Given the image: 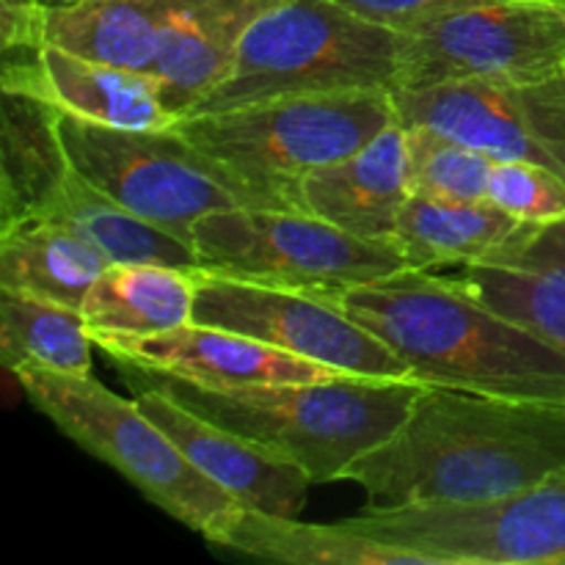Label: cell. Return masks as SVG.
<instances>
[{
	"mask_svg": "<svg viewBox=\"0 0 565 565\" xmlns=\"http://www.w3.org/2000/svg\"><path fill=\"white\" fill-rule=\"evenodd\" d=\"M565 472V403L423 386L401 428L345 480L367 505L494 500Z\"/></svg>",
	"mask_w": 565,
	"mask_h": 565,
	"instance_id": "6da1fadb",
	"label": "cell"
},
{
	"mask_svg": "<svg viewBox=\"0 0 565 565\" xmlns=\"http://www.w3.org/2000/svg\"><path fill=\"white\" fill-rule=\"evenodd\" d=\"M329 298L381 337L419 384L565 403V351L436 270H397Z\"/></svg>",
	"mask_w": 565,
	"mask_h": 565,
	"instance_id": "7a4b0ae2",
	"label": "cell"
},
{
	"mask_svg": "<svg viewBox=\"0 0 565 565\" xmlns=\"http://www.w3.org/2000/svg\"><path fill=\"white\" fill-rule=\"evenodd\" d=\"M116 367L127 384L160 386L199 417L296 463L312 483L345 480L359 458L401 428L425 386L362 375L298 384L202 386L132 364Z\"/></svg>",
	"mask_w": 565,
	"mask_h": 565,
	"instance_id": "3957f363",
	"label": "cell"
},
{
	"mask_svg": "<svg viewBox=\"0 0 565 565\" xmlns=\"http://www.w3.org/2000/svg\"><path fill=\"white\" fill-rule=\"evenodd\" d=\"M397 121L390 88H342L182 116L174 127L270 207L296 210V185L309 171L359 152Z\"/></svg>",
	"mask_w": 565,
	"mask_h": 565,
	"instance_id": "277c9868",
	"label": "cell"
},
{
	"mask_svg": "<svg viewBox=\"0 0 565 565\" xmlns=\"http://www.w3.org/2000/svg\"><path fill=\"white\" fill-rule=\"evenodd\" d=\"M401 33L337 0H276L246 28L213 88L185 116L276 97L397 86Z\"/></svg>",
	"mask_w": 565,
	"mask_h": 565,
	"instance_id": "5b68a950",
	"label": "cell"
},
{
	"mask_svg": "<svg viewBox=\"0 0 565 565\" xmlns=\"http://www.w3.org/2000/svg\"><path fill=\"white\" fill-rule=\"evenodd\" d=\"M39 414L88 456L130 480L149 502L202 535L221 539L241 502L204 478L180 447L141 412V406L105 390L92 375H64L20 367L11 373Z\"/></svg>",
	"mask_w": 565,
	"mask_h": 565,
	"instance_id": "8992f818",
	"label": "cell"
},
{
	"mask_svg": "<svg viewBox=\"0 0 565 565\" xmlns=\"http://www.w3.org/2000/svg\"><path fill=\"white\" fill-rule=\"evenodd\" d=\"M70 163L83 180L193 246V224L215 210L270 207L171 130H119L58 114Z\"/></svg>",
	"mask_w": 565,
	"mask_h": 565,
	"instance_id": "52a82bcc",
	"label": "cell"
},
{
	"mask_svg": "<svg viewBox=\"0 0 565 565\" xmlns=\"http://www.w3.org/2000/svg\"><path fill=\"white\" fill-rule=\"evenodd\" d=\"M191 241L202 268L320 296L408 268L395 243L364 241L303 210H215L193 224Z\"/></svg>",
	"mask_w": 565,
	"mask_h": 565,
	"instance_id": "ba28073f",
	"label": "cell"
},
{
	"mask_svg": "<svg viewBox=\"0 0 565 565\" xmlns=\"http://www.w3.org/2000/svg\"><path fill=\"white\" fill-rule=\"evenodd\" d=\"M342 522L419 565H563L565 472L494 500L364 505Z\"/></svg>",
	"mask_w": 565,
	"mask_h": 565,
	"instance_id": "9c48e42d",
	"label": "cell"
},
{
	"mask_svg": "<svg viewBox=\"0 0 565 565\" xmlns=\"http://www.w3.org/2000/svg\"><path fill=\"white\" fill-rule=\"evenodd\" d=\"M565 70V0H494L401 33L397 86L541 81Z\"/></svg>",
	"mask_w": 565,
	"mask_h": 565,
	"instance_id": "30bf717a",
	"label": "cell"
},
{
	"mask_svg": "<svg viewBox=\"0 0 565 565\" xmlns=\"http://www.w3.org/2000/svg\"><path fill=\"white\" fill-rule=\"evenodd\" d=\"M193 323L254 337L265 345L345 375L414 381L408 364L381 337L348 318L320 292L199 268Z\"/></svg>",
	"mask_w": 565,
	"mask_h": 565,
	"instance_id": "8fae6325",
	"label": "cell"
},
{
	"mask_svg": "<svg viewBox=\"0 0 565 565\" xmlns=\"http://www.w3.org/2000/svg\"><path fill=\"white\" fill-rule=\"evenodd\" d=\"M401 125H425L497 163H533L565 180V70L541 81H458L392 92Z\"/></svg>",
	"mask_w": 565,
	"mask_h": 565,
	"instance_id": "7c38bea8",
	"label": "cell"
},
{
	"mask_svg": "<svg viewBox=\"0 0 565 565\" xmlns=\"http://www.w3.org/2000/svg\"><path fill=\"white\" fill-rule=\"evenodd\" d=\"M92 340L94 348L114 359V364H132L202 386L298 384V381H329L345 375L340 370L265 345L254 337L193 323V320L171 331L143 337L94 331Z\"/></svg>",
	"mask_w": 565,
	"mask_h": 565,
	"instance_id": "4fadbf2b",
	"label": "cell"
},
{
	"mask_svg": "<svg viewBox=\"0 0 565 565\" xmlns=\"http://www.w3.org/2000/svg\"><path fill=\"white\" fill-rule=\"evenodd\" d=\"M0 92L31 94L58 114L119 130H171L180 121L152 72L77 58L53 44L3 55Z\"/></svg>",
	"mask_w": 565,
	"mask_h": 565,
	"instance_id": "5bb4252c",
	"label": "cell"
},
{
	"mask_svg": "<svg viewBox=\"0 0 565 565\" xmlns=\"http://www.w3.org/2000/svg\"><path fill=\"white\" fill-rule=\"evenodd\" d=\"M141 412L174 441L182 456L230 491L241 505L274 516H301L312 478L296 463L241 439L232 430L199 417L177 397L152 384H130Z\"/></svg>",
	"mask_w": 565,
	"mask_h": 565,
	"instance_id": "9a60e30c",
	"label": "cell"
},
{
	"mask_svg": "<svg viewBox=\"0 0 565 565\" xmlns=\"http://www.w3.org/2000/svg\"><path fill=\"white\" fill-rule=\"evenodd\" d=\"M412 196L406 127H386L359 152L315 169L296 185V210L329 221L364 241L395 243Z\"/></svg>",
	"mask_w": 565,
	"mask_h": 565,
	"instance_id": "2e32d148",
	"label": "cell"
},
{
	"mask_svg": "<svg viewBox=\"0 0 565 565\" xmlns=\"http://www.w3.org/2000/svg\"><path fill=\"white\" fill-rule=\"evenodd\" d=\"M544 226L513 218L494 202H450L412 193L397 221L395 246L412 270L513 259L535 246Z\"/></svg>",
	"mask_w": 565,
	"mask_h": 565,
	"instance_id": "e0dca14e",
	"label": "cell"
},
{
	"mask_svg": "<svg viewBox=\"0 0 565 565\" xmlns=\"http://www.w3.org/2000/svg\"><path fill=\"white\" fill-rule=\"evenodd\" d=\"M276 0H158L160 53L154 72L166 105L185 116L232 61L246 28Z\"/></svg>",
	"mask_w": 565,
	"mask_h": 565,
	"instance_id": "ac0fdd59",
	"label": "cell"
},
{
	"mask_svg": "<svg viewBox=\"0 0 565 565\" xmlns=\"http://www.w3.org/2000/svg\"><path fill=\"white\" fill-rule=\"evenodd\" d=\"M70 174L58 110L31 94H0V230L39 218Z\"/></svg>",
	"mask_w": 565,
	"mask_h": 565,
	"instance_id": "d6986e66",
	"label": "cell"
},
{
	"mask_svg": "<svg viewBox=\"0 0 565 565\" xmlns=\"http://www.w3.org/2000/svg\"><path fill=\"white\" fill-rule=\"evenodd\" d=\"M441 276L565 351V241L552 226L519 257L463 265Z\"/></svg>",
	"mask_w": 565,
	"mask_h": 565,
	"instance_id": "ffe728a7",
	"label": "cell"
},
{
	"mask_svg": "<svg viewBox=\"0 0 565 565\" xmlns=\"http://www.w3.org/2000/svg\"><path fill=\"white\" fill-rule=\"evenodd\" d=\"M213 546L287 565H419L414 552L384 544L345 522L309 524L246 505Z\"/></svg>",
	"mask_w": 565,
	"mask_h": 565,
	"instance_id": "44dd1931",
	"label": "cell"
},
{
	"mask_svg": "<svg viewBox=\"0 0 565 565\" xmlns=\"http://www.w3.org/2000/svg\"><path fill=\"white\" fill-rule=\"evenodd\" d=\"M36 221V218H31ZM66 226L97 248L110 265H171V268H202L196 248L182 237L160 230L125 204L105 196L99 188L72 169L64 191L39 215Z\"/></svg>",
	"mask_w": 565,
	"mask_h": 565,
	"instance_id": "7402d4cb",
	"label": "cell"
},
{
	"mask_svg": "<svg viewBox=\"0 0 565 565\" xmlns=\"http://www.w3.org/2000/svg\"><path fill=\"white\" fill-rule=\"evenodd\" d=\"M199 268L171 265H108L83 298L88 331L160 334L193 320Z\"/></svg>",
	"mask_w": 565,
	"mask_h": 565,
	"instance_id": "603a6c76",
	"label": "cell"
},
{
	"mask_svg": "<svg viewBox=\"0 0 565 565\" xmlns=\"http://www.w3.org/2000/svg\"><path fill=\"white\" fill-rule=\"evenodd\" d=\"M44 44L77 58L154 72L160 6L158 0H55L44 11Z\"/></svg>",
	"mask_w": 565,
	"mask_h": 565,
	"instance_id": "cb8c5ba5",
	"label": "cell"
},
{
	"mask_svg": "<svg viewBox=\"0 0 565 565\" xmlns=\"http://www.w3.org/2000/svg\"><path fill=\"white\" fill-rule=\"evenodd\" d=\"M108 265L97 248L53 221H22L0 230V290L81 309Z\"/></svg>",
	"mask_w": 565,
	"mask_h": 565,
	"instance_id": "d4e9b609",
	"label": "cell"
},
{
	"mask_svg": "<svg viewBox=\"0 0 565 565\" xmlns=\"http://www.w3.org/2000/svg\"><path fill=\"white\" fill-rule=\"evenodd\" d=\"M94 340L81 309L20 290H0V362L64 375H92Z\"/></svg>",
	"mask_w": 565,
	"mask_h": 565,
	"instance_id": "484cf974",
	"label": "cell"
},
{
	"mask_svg": "<svg viewBox=\"0 0 565 565\" xmlns=\"http://www.w3.org/2000/svg\"><path fill=\"white\" fill-rule=\"evenodd\" d=\"M408 141V185L412 193L450 202L489 199L497 160L469 143L456 141L425 125H403Z\"/></svg>",
	"mask_w": 565,
	"mask_h": 565,
	"instance_id": "4316f807",
	"label": "cell"
},
{
	"mask_svg": "<svg viewBox=\"0 0 565 565\" xmlns=\"http://www.w3.org/2000/svg\"><path fill=\"white\" fill-rule=\"evenodd\" d=\"M489 202L513 218L546 230L565 221V180L544 166L497 163L491 171Z\"/></svg>",
	"mask_w": 565,
	"mask_h": 565,
	"instance_id": "83f0119b",
	"label": "cell"
},
{
	"mask_svg": "<svg viewBox=\"0 0 565 565\" xmlns=\"http://www.w3.org/2000/svg\"><path fill=\"white\" fill-rule=\"evenodd\" d=\"M337 3L375 25H384L395 33H408L414 28L439 20V17L452 14V11L494 3V0H337Z\"/></svg>",
	"mask_w": 565,
	"mask_h": 565,
	"instance_id": "f1b7e54d",
	"label": "cell"
},
{
	"mask_svg": "<svg viewBox=\"0 0 565 565\" xmlns=\"http://www.w3.org/2000/svg\"><path fill=\"white\" fill-rule=\"evenodd\" d=\"M55 0H0L3 55L36 53L44 44V11Z\"/></svg>",
	"mask_w": 565,
	"mask_h": 565,
	"instance_id": "f546056e",
	"label": "cell"
},
{
	"mask_svg": "<svg viewBox=\"0 0 565 565\" xmlns=\"http://www.w3.org/2000/svg\"><path fill=\"white\" fill-rule=\"evenodd\" d=\"M552 230H555V235H561L563 241H565V221H563V224H555V226H552Z\"/></svg>",
	"mask_w": 565,
	"mask_h": 565,
	"instance_id": "4dcf8cb0",
	"label": "cell"
},
{
	"mask_svg": "<svg viewBox=\"0 0 565 565\" xmlns=\"http://www.w3.org/2000/svg\"><path fill=\"white\" fill-rule=\"evenodd\" d=\"M58 3H81V0H58Z\"/></svg>",
	"mask_w": 565,
	"mask_h": 565,
	"instance_id": "1f68e13d",
	"label": "cell"
}]
</instances>
